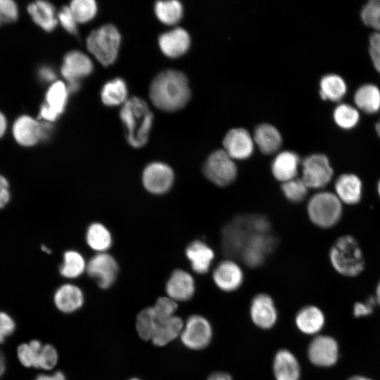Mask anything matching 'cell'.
<instances>
[{"instance_id": "obj_1", "label": "cell", "mask_w": 380, "mask_h": 380, "mask_svg": "<svg viewBox=\"0 0 380 380\" xmlns=\"http://www.w3.org/2000/svg\"><path fill=\"white\" fill-rule=\"evenodd\" d=\"M150 97L153 103L161 110L173 111L182 108L190 97L187 78L175 70L160 72L151 85Z\"/></svg>"}, {"instance_id": "obj_2", "label": "cell", "mask_w": 380, "mask_h": 380, "mask_svg": "<svg viewBox=\"0 0 380 380\" xmlns=\"http://www.w3.org/2000/svg\"><path fill=\"white\" fill-rule=\"evenodd\" d=\"M127 129V139L134 148L144 146L148 141L153 115L144 101L137 97L129 99L120 111Z\"/></svg>"}, {"instance_id": "obj_3", "label": "cell", "mask_w": 380, "mask_h": 380, "mask_svg": "<svg viewBox=\"0 0 380 380\" xmlns=\"http://www.w3.org/2000/svg\"><path fill=\"white\" fill-rule=\"evenodd\" d=\"M270 230L269 221L262 215L238 217L223 230L224 251L227 255L239 256L244 244L254 233Z\"/></svg>"}, {"instance_id": "obj_4", "label": "cell", "mask_w": 380, "mask_h": 380, "mask_svg": "<svg viewBox=\"0 0 380 380\" xmlns=\"http://www.w3.org/2000/svg\"><path fill=\"white\" fill-rule=\"evenodd\" d=\"M329 258L335 270L343 276H357L364 269L362 251L351 236L338 238L331 248Z\"/></svg>"}, {"instance_id": "obj_5", "label": "cell", "mask_w": 380, "mask_h": 380, "mask_svg": "<svg viewBox=\"0 0 380 380\" xmlns=\"http://www.w3.org/2000/svg\"><path fill=\"white\" fill-rule=\"evenodd\" d=\"M310 220L317 226L328 228L336 224L342 214L341 202L330 192L322 191L315 194L308 204Z\"/></svg>"}, {"instance_id": "obj_6", "label": "cell", "mask_w": 380, "mask_h": 380, "mask_svg": "<svg viewBox=\"0 0 380 380\" xmlns=\"http://www.w3.org/2000/svg\"><path fill=\"white\" fill-rule=\"evenodd\" d=\"M120 43V34L112 25H106L93 31L87 40L88 49L103 65L114 62Z\"/></svg>"}, {"instance_id": "obj_7", "label": "cell", "mask_w": 380, "mask_h": 380, "mask_svg": "<svg viewBox=\"0 0 380 380\" xmlns=\"http://www.w3.org/2000/svg\"><path fill=\"white\" fill-rule=\"evenodd\" d=\"M203 171L208 179L220 186L230 184L237 175L236 166L224 150L212 153L205 160Z\"/></svg>"}, {"instance_id": "obj_8", "label": "cell", "mask_w": 380, "mask_h": 380, "mask_svg": "<svg viewBox=\"0 0 380 380\" xmlns=\"http://www.w3.org/2000/svg\"><path fill=\"white\" fill-rule=\"evenodd\" d=\"M213 333L212 326L205 317L193 315L184 324L180 339L187 348L202 350L210 344Z\"/></svg>"}, {"instance_id": "obj_9", "label": "cell", "mask_w": 380, "mask_h": 380, "mask_svg": "<svg viewBox=\"0 0 380 380\" xmlns=\"http://www.w3.org/2000/svg\"><path fill=\"white\" fill-rule=\"evenodd\" d=\"M307 355L309 361L316 367H333L339 360L338 343L329 335H316L308 346Z\"/></svg>"}, {"instance_id": "obj_10", "label": "cell", "mask_w": 380, "mask_h": 380, "mask_svg": "<svg viewBox=\"0 0 380 380\" xmlns=\"http://www.w3.org/2000/svg\"><path fill=\"white\" fill-rule=\"evenodd\" d=\"M302 179L308 188L325 186L333 176V170L328 158L321 153L312 154L302 163Z\"/></svg>"}, {"instance_id": "obj_11", "label": "cell", "mask_w": 380, "mask_h": 380, "mask_svg": "<svg viewBox=\"0 0 380 380\" xmlns=\"http://www.w3.org/2000/svg\"><path fill=\"white\" fill-rule=\"evenodd\" d=\"M274 244L271 231L257 232L246 241L239 257L248 266H258L272 252Z\"/></svg>"}, {"instance_id": "obj_12", "label": "cell", "mask_w": 380, "mask_h": 380, "mask_svg": "<svg viewBox=\"0 0 380 380\" xmlns=\"http://www.w3.org/2000/svg\"><path fill=\"white\" fill-rule=\"evenodd\" d=\"M174 178L173 170L168 165L161 162H153L144 168L141 180L147 191L161 195L170 191Z\"/></svg>"}, {"instance_id": "obj_13", "label": "cell", "mask_w": 380, "mask_h": 380, "mask_svg": "<svg viewBox=\"0 0 380 380\" xmlns=\"http://www.w3.org/2000/svg\"><path fill=\"white\" fill-rule=\"evenodd\" d=\"M86 270L101 288L108 289L116 279L118 265L111 255L99 253L89 260Z\"/></svg>"}, {"instance_id": "obj_14", "label": "cell", "mask_w": 380, "mask_h": 380, "mask_svg": "<svg viewBox=\"0 0 380 380\" xmlns=\"http://www.w3.org/2000/svg\"><path fill=\"white\" fill-rule=\"evenodd\" d=\"M250 315L258 327L262 329L272 328L277 320V311L272 298L265 293L256 295L251 301Z\"/></svg>"}, {"instance_id": "obj_15", "label": "cell", "mask_w": 380, "mask_h": 380, "mask_svg": "<svg viewBox=\"0 0 380 380\" xmlns=\"http://www.w3.org/2000/svg\"><path fill=\"white\" fill-rule=\"evenodd\" d=\"M223 146L232 159L248 158L253 151V139L248 131L242 128L229 130L223 139Z\"/></svg>"}, {"instance_id": "obj_16", "label": "cell", "mask_w": 380, "mask_h": 380, "mask_svg": "<svg viewBox=\"0 0 380 380\" xmlns=\"http://www.w3.org/2000/svg\"><path fill=\"white\" fill-rule=\"evenodd\" d=\"M68 91L63 82L57 81L52 84L46 94V103L41 107L40 118L46 122L56 120L64 110Z\"/></svg>"}, {"instance_id": "obj_17", "label": "cell", "mask_w": 380, "mask_h": 380, "mask_svg": "<svg viewBox=\"0 0 380 380\" xmlns=\"http://www.w3.org/2000/svg\"><path fill=\"white\" fill-rule=\"evenodd\" d=\"M213 278L220 289L231 292L241 286L243 280V274L236 263L232 260H224L215 269Z\"/></svg>"}, {"instance_id": "obj_18", "label": "cell", "mask_w": 380, "mask_h": 380, "mask_svg": "<svg viewBox=\"0 0 380 380\" xmlns=\"http://www.w3.org/2000/svg\"><path fill=\"white\" fill-rule=\"evenodd\" d=\"M168 297L175 301H186L195 293V282L192 276L182 270H175L166 284Z\"/></svg>"}, {"instance_id": "obj_19", "label": "cell", "mask_w": 380, "mask_h": 380, "mask_svg": "<svg viewBox=\"0 0 380 380\" xmlns=\"http://www.w3.org/2000/svg\"><path fill=\"white\" fill-rule=\"evenodd\" d=\"M273 373L276 380H300V365L293 353L280 349L274 357Z\"/></svg>"}, {"instance_id": "obj_20", "label": "cell", "mask_w": 380, "mask_h": 380, "mask_svg": "<svg viewBox=\"0 0 380 380\" xmlns=\"http://www.w3.org/2000/svg\"><path fill=\"white\" fill-rule=\"evenodd\" d=\"M323 311L315 305H306L297 312L295 323L298 330L306 335H316L325 324Z\"/></svg>"}, {"instance_id": "obj_21", "label": "cell", "mask_w": 380, "mask_h": 380, "mask_svg": "<svg viewBox=\"0 0 380 380\" xmlns=\"http://www.w3.org/2000/svg\"><path fill=\"white\" fill-rule=\"evenodd\" d=\"M92 68L91 61L86 55L74 51L64 57L61 73L68 82H74L91 73Z\"/></svg>"}, {"instance_id": "obj_22", "label": "cell", "mask_w": 380, "mask_h": 380, "mask_svg": "<svg viewBox=\"0 0 380 380\" xmlns=\"http://www.w3.org/2000/svg\"><path fill=\"white\" fill-rule=\"evenodd\" d=\"M158 42L162 51L166 56L174 58L184 54L188 50L190 38L186 30L177 27L160 35Z\"/></svg>"}, {"instance_id": "obj_23", "label": "cell", "mask_w": 380, "mask_h": 380, "mask_svg": "<svg viewBox=\"0 0 380 380\" xmlns=\"http://www.w3.org/2000/svg\"><path fill=\"white\" fill-rule=\"evenodd\" d=\"M336 196L347 204L357 203L362 197V182L360 178L353 174H343L339 176L335 182Z\"/></svg>"}, {"instance_id": "obj_24", "label": "cell", "mask_w": 380, "mask_h": 380, "mask_svg": "<svg viewBox=\"0 0 380 380\" xmlns=\"http://www.w3.org/2000/svg\"><path fill=\"white\" fill-rule=\"evenodd\" d=\"M299 164L300 159L296 153L282 151L274 159L272 172L274 177L283 183L296 177Z\"/></svg>"}, {"instance_id": "obj_25", "label": "cell", "mask_w": 380, "mask_h": 380, "mask_svg": "<svg viewBox=\"0 0 380 380\" xmlns=\"http://www.w3.org/2000/svg\"><path fill=\"white\" fill-rule=\"evenodd\" d=\"M186 255L191 262L193 270L198 274H204L210 269L214 252L205 243L196 240L186 247Z\"/></svg>"}, {"instance_id": "obj_26", "label": "cell", "mask_w": 380, "mask_h": 380, "mask_svg": "<svg viewBox=\"0 0 380 380\" xmlns=\"http://www.w3.org/2000/svg\"><path fill=\"white\" fill-rule=\"evenodd\" d=\"M84 302L82 290L77 286L65 284L55 292L54 303L58 310L70 313L81 308Z\"/></svg>"}, {"instance_id": "obj_27", "label": "cell", "mask_w": 380, "mask_h": 380, "mask_svg": "<svg viewBox=\"0 0 380 380\" xmlns=\"http://www.w3.org/2000/svg\"><path fill=\"white\" fill-rule=\"evenodd\" d=\"M13 133L16 141L24 146H32L40 141V122L29 116H22L15 122Z\"/></svg>"}, {"instance_id": "obj_28", "label": "cell", "mask_w": 380, "mask_h": 380, "mask_svg": "<svg viewBox=\"0 0 380 380\" xmlns=\"http://www.w3.org/2000/svg\"><path fill=\"white\" fill-rule=\"evenodd\" d=\"M184 327L182 319L177 317L158 321L157 327L152 338L153 343L159 346H165L180 336Z\"/></svg>"}, {"instance_id": "obj_29", "label": "cell", "mask_w": 380, "mask_h": 380, "mask_svg": "<svg viewBox=\"0 0 380 380\" xmlns=\"http://www.w3.org/2000/svg\"><path fill=\"white\" fill-rule=\"evenodd\" d=\"M254 140L260 150L265 154L274 153L281 144L279 131L270 124H261L256 127Z\"/></svg>"}, {"instance_id": "obj_30", "label": "cell", "mask_w": 380, "mask_h": 380, "mask_svg": "<svg viewBox=\"0 0 380 380\" xmlns=\"http://www.w3.org/2000/svg\"><path fill=\"white\" fill-rule=\"evenodd\" d=\"M354 101L356 106L365 113H375L380 109V90L374 84H364L355 91Z\"/></svg>"}, {"instance_id": "obj_31", "label": "cell", "mask_w": 380, "mask_h": 380, "mask_svg": "<svg viewBox=\"0 0 380 380\" xmlns=\"http://www.w3.org/2000/svg\"><path fill=\"white\" fill-rule=\"evenodd\" d=\"M86 241L88 246L99 253H106L111 246L113 240L108 229L101 223L91 224L86 232Z\"/></svg>"}, {"instance_id": "obj_32", "label": "cell", "mask_w": 380, "mask_h": 380, "mask_svg": "<svg viewBox=\"0 0 380 380\" xmlns=\"http://www.w3.org/2000/svg\"><path fill=\"white\" fill-rule=\"evenodd\" d=\"M33 20L46 31H51L57 25L54 8L47 1H38L28 6Z\"/></svg>"}, {"instance_id": "obj_33", "label": "cell", "mask_w": 380, "mask_h": 380, "mask_svg": "<svg viewBox=\"0 0 380 380\" xmlns=\"http://www.w3.org/2000/svg\"><path fill=\"white\" fill-rule=\"evenodd\" d=\"M346 91L347 87L345 81L337 75H327L320 81L319 94L324 100L340 101Z\"/></svg>"}, {"instance_id": "obj_34", "label": "cell", "mask_w": 380, "mask_h": 380, "mask_svg": "<svg viewBox=\"0 0 380 380\" xmlns=\"http://www.w3.org/2000/svg\"><path fill=\"white\" fill-rule=\"evenodd\" d=\"M87 265L80 253L74 250L67 251L63 254L59 272L65 278L75 279L87 270Z\"/></svg>"}, {"instance_id": "obj_35", "label": "cell", "mask_w": 380, "mask_h": 380, "mask_svg": "<svg viewBox=\"0 0 380 380\" xmlns=\"http://www.w3.org/2000/svg\"><path fill=\"white\" fill-rule=\"evenodd\" d=\"M155 9L158 19L167 25L175 24L182 16V6L178 1H158Z\"/></svg>"}, {"instance_id": "obj_36", "label": "cell", "mask_w": 380, "mask_h": 380, "mask_svg": "<svg viewBox=\"0 0 380 380\" xmlns=\"http://www.w3.org/2000/svg\"><path fill=\"white\" fill-rule=\"evenodd\" d=\"M127 96L125 82L120 78L106 84L101 91L103 102L108 106H115L123 102Z\"/></svg>"}, {"instance_id": "obj_37", "label": "cell", "mask_w": 380, "mask_h": 380, "mask_svg": "<svg viewBox=\"0 0 380 380\" xmlns=\"http://www.w3.org/2000/svg\"><path fill=\"white\" fill-rule=\"evenodd\" d=\"M158 324V319L152 308L143 310L137 316V330L139 336L144 339H152Z\"/></svg>"}, {"instance_id": "obj_38", "label": "cell", "mask_w": 380, "mask_h": 380, "mask_svg": "<svg viewBox=\"0 0 380 380\" xmlns=\"http://www.w3.org/2000/svg\"><path fill=\"white\" fill-rule=\"evenodd\" d=\"M334 119L341 128L350 129L357 125L360 115L356 108L348 104L342 103L335 108Z\"/></svg>"}, {"instance_id": "obj_39", "label": "cell", "mask_w": 380, "mask_h": 380, "mask_svg": "<svg viewBox=\"0 0 380 380\" xmlns=\"http://www.w3.org/2000/svg\"><path fill=\"white\" fill-rule=\"evenodd\" d=\"M42 346L37 340L21 344L18 348V356L22 365L39 368V357Z\"/></svg>"}, {"instance_id": "obj_40", "label": "cell", "mask_w": 380, "mask_h": 380, "mask_svg": "<svg viewBox=\"0 0 380 380\" xmlns=\"http://www.w3.org/2000/svg\"><path fill=\"white\" fill-rule=\"evenodd\" d=\"M70 8L77 22L84 23L91 20L96 13V4L93 0H75Z\"/></svg>"}, {"instance_id": "obj_41", "label": "cell", "mask_w": 380, "mask_h": 380, "mask_svg": "<svg viewBox=\"0 0 380 380\" xmlns=\"http://www.w3.org/2000/svg\"><path fill=\"white\" fill-rule=\"evenodd\" d=\"M308 187L302 179L294 178L281 184V190L286 198L292 202L303 201L307 194Z\"/></svg>"}, {"instance_id": "obj_42", "label": "cell", "mask_w": 380, "mask_h": 380, "mask_svg": "<svg viewBox=\"0 0 380 380\" xmlns=\"http://www.w3.org/2000/svg\"><path fill=\"white\" fill-rule=\"evenodd\" d=\"M362 22L376 30H380V0L368 1L362 8Z\"/></svg>"}, {"instance_id": "obj_43", "label": "cell", "mask_w": 380, "mask_h": 380, "mask_svg": "<svg viewBox=\"0 0 380 380\" xmlns=\"http://www.w3.org/2000/svg\"><path fill=\"white\" fill-rule=\"evenodd\" d=\"M152 308L158 321H160L175 316L177 304L169 297H161Z\"/></svg>"}, {"instance_id": "obj_44", "label": "cell", "mask_w": 380, "mask_h": 380, "mask_svg": "<svg viewBox=\"0 0 380 380\" xmlns=\"http://www.w3.org/2000/svg\"><path fill=\"white\" fill-rule=\"evenodd\" d=\"M57 360L56 349L51 345L43 346L39 357V367L51 369L56 365Z\"/></svg>"}, {"instance_id": "obj_45", "label": "cell", "mask_w": 380, "mask_h": 380, "mask_svg": "<svg viewBox=\"0 0 380 380\" xmlns=\"http://www.w3.org/2000/svg\"><path fill=\"white\" fill-rule=\"evenodd\" d=\"M18 18V8L11 0H0V25L13 22Z\"/></svg>"}, {"instance_id": "obj_46", "label": "cell", "mask_w": 380, "mask_h": 380, "mask_svg": "<svg viewBox=\"0 0 380 380\" xmlns=\"http://www.w3.org/2000/svg\"><path fill=\"white\" fill-rule=\"evenodd\" d=\"M376 304L374 296L369 297L365 302H357L353 308V315L357 318L369 316L372 314Z\"/></svg>"}, {"instance_id": "obj_47", "label": "cell", "mask_w": 380, "mask_h": 380, "mask_svg": "<svg viewBox=\"0 0 380 380\" xmlns=\"http://www.w3.org/2000/svg\"><path fill=\"white\" fill-rule=\"evenodd\" d=\"M369 54L376 70L380 73V33H372L369 37Z\"/></svg>"}, {"instance_id": "obj_48", "label": "cell", "mask_w": 380, "mask_h": 380, "mask_svg": "<svg viewBox=\"0 0 380 380\" xmlns=\"http://www.w3.org/2000/svg\"><path fill=\"white\" fill-rule=\"evenodd\" d=\"M59 20L63 27L70 33L77 34L76 20L70 7L64 6L58 14Z\"/></svg>"}, {"instance_id": "obj_49", "label": "cell", "mask_w": 380, "mask_h": 380, "mask_svg": "<svg viewBox=\"0 0 380 380\" xmlns=\"http://www.w3.org/2000/svg\"><path fill=\"white\" fill-rule=\"evenodd\" d=\"M15 329V323L7 314L0 312V343L11 335Z\"/></svg>"}, {"instance_id": "obj_50", "label": "cell", "mask_w": 380, "mask_h": 380, "mask_svg": "<svg viewBox=\"0 0 380 380\" xmlns=\"http://www.w3.org/2000/svg\"><path fill=\"white\" fill-rule=\"evenodd\" d=\"M10 198L9 183L4 176L0 175V209L6 206Z\"/></svg>"}, {"instance_id": "obj_51", "label": "cell", "mask_w": 380, "mask_h": 380, "mask_svg": "<svg viewBox=\"0 0 380 380\" xmlns=\"http://www.w3.org/2000/svg\"><path fill=\"white\" fill-rule=\"evenodd\" d=\"M53 132V126L48 122H40V141L49 139Z\"/></svg>"}, {"instance_id": "obj_52", "label": "cell", "mask_w": 380, "mask_h": 380, "mask_svg": "<svg viewBox=\"0 0 380 380\" xmlns=\"http://www.w3.org/2000/svg\"><path fill=\"white\" fill-rule=\"evenodd\" d=\"M41 78L45 81H52L55 79L56 75L52 69L47 67H44L39 70Z\"/></svg>"}, {"instance_id": "obj_53", "label": "cell", "mask_w": 380, "mask_h": 380, "mask_svg": "<svg viewBox=\"0 0 380 380\" xmlns=\"http://www.w3.org/2000/svg\"><path fill=\"white\" fill-rule=\"evenodd\" d=\"M35 380H65V377L61 372H56L52 375H40Z\"/></svg>"}, {"instance_id": "obj_54", "label": "cell", "mask_w": 380, "mask_h": 380, "mask_svg": "<svg viewBox=\"0 0 380 380\" xmlns=\"http://www.w3.org/2000/svg\"><path fill=\"white\" fill-rule=\"evenodd\" d=\"M207 380H232V376L226 372H214Z\"/></svg>"}, {"instance_id": "obj_55", "label": "cell", "mask_w": 380, "mask_h": 380, "mask_svg": "<svg viewBox=\"0 0 380 380\" xmlns=\"http://www.w3.org/2000/svg\"><path fill=\"white\" fill-rule=\"evenodd\" d=\"M6 122L4 116L0 113V137H1L6 130Z\"/></svg>"}, {"instance_id": "obj_56", "label": "cell", "mask_w": 380, "mask_h": 380, "mask_svg": "<svg viewBox=\"0 0 380 380\" xmlns=\"http://www.w3.org/2000/svg\"><path fill=\"white\" fill-rule=\"evenodd\" d=\"M347 380H373L371 378L360 375V374H355L350 376Z\"/></svg>"}, {"instance_id": "obj_57", "label": "cell", "mask_w": 380, "mask_h": 380, "mask_svg": "<svg viewBox=\"0 0 380 380\" xmlns=\"http://www.w3.org/2000/svg\"><path fill=\"white\" fill-rule=\"evenodd\" d=\"M5 369V361L2 352L0 350V376L4 372Z\"/></svg>"}, {"instance_id": "obj_58", "label": "cell", "mask_w": 380, "mask_h": 380, "mask_svg": "<svg viewBox=\"0 0 380 380\" xmlns=\"http://www.w3.org/2000/svg\"><path fill=\"white\" fill-rule=\"evenodd\" d=\"M377 305L380 306V281H379L376 289V294L374 296Z\"/></svg>"}, {"instance_id": "obj_59", "label": "cell", "mask_w": 380, "mask_h": 380, "mask_svg": "<svg viewBox=\"0 0 380 380\" xmlns=\"http://www.w3.org/2000/svg\"><path fill=\"white\" fill-rule=\"evenodd\" d=\"M376 131L379 137H380V119L376 124Z\"/></svg>"}, {"instance_id": "obj_60", "label": "cell", "mask_w": 380, "mask_h": 380, "mask_svg": "<svg viewBox=\"0 0 380 380\" xmlns=\"http://www.w3.org/2000/svg\"><path fill=\"white\" fill-rule=\"evenodd\" d=\"M42 250L43 251H44V252L48 253H51V251L49 249V248H47L46 246H44V245L42 246Z\"/></svg>"}, {"instance_id": "obj_61", "label": "cell", "mask_w": 380, "mask_h": 380, "mask_svg": "<svg viewBox=\"0 0 380 380\" xmlns=\"http://www.w3.org/2000/svg\"><path fill=\"white\" fill-rule=\"evenodd\" d=\"M377 191L380 196V180L379 181L378 184H377Z\"/></svg>"}, {"instance_id": "obj_62", "label": "cell", "mask_w": 380, "mask_h": 380, "mask_svg": "<svg viewBox=\"0 0 380 380\" xmlns=\"http://www.w3.org/2000/svg\"><path fill=\"white\" fill-rule=\"evenodd\" d=\"M131 380H139V379H132Z\"/></svg>"}]
</instances>
